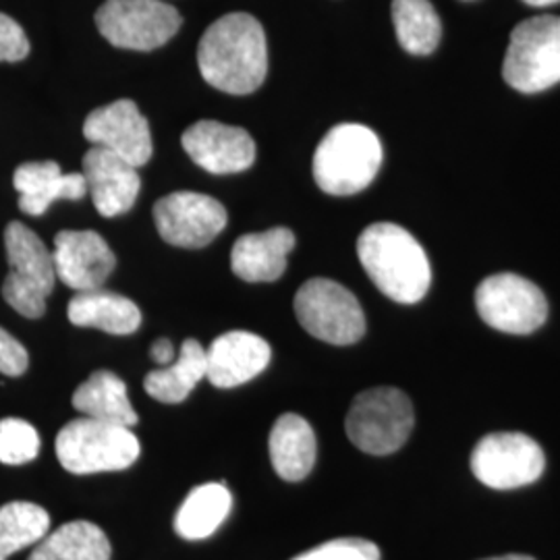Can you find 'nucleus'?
<instances>
[{
  "label": "nucleus",
  "instance_id": "393cba45",
  "mask_svg": "<svg viewBox=\"0 0 560 560\" xmlns=\"http://www.w3.org/2000/svg\"><path fill=\"white\" fill-rule=\"evenodd\" d=\"M206 349L196 339H187L175 363L154 370L145 376L143 388L152 399L177 405L191 395L201 378H206Z\"/></svg>",
  "mask_w": 560,
  "mask_h": 560
},
{
  "label": "nucleus",
  "instance_id": "f8f14e48",
  "mask_svg": "<svg viewBox=\"0 0 560 560\" xmlns=\"http://www.w3.org/2000/svg\"><path fill=\"white\" fill-rule=\"evenodd\" d=\"M154 222L166 243L185 249H200L221 235L226 226V210L221 201L210 196L175 191L156 201Z\"/></svg>",
  "mask_w": 560,
  "mask_h": 560
},
{
  "label": "nucleus",
  "instance_id": "2f4dec72",
  "mask_svg": "<svg viewBox=\"0 0 560 560\" xmlns=\"http://www.w3.org/2000/svg\"><path fill=\"white\" fill-rule=\"evenodd\" d=\"M152 360L162 365H168L171 361L175 360V347L168 339H159L152 345Z\"/></svg>",
  "mask_w": 560,
  "mask_h": 560
},
{
  "label": "nucleus",
  "instance_id": "bb28decb",
  "mask_svg": "<svg viewBox=\"0 0 560 560\" xmlns=\"http://www.w3.org/2000/svg\"><path fill=\"white\" fill-rule=\"evenodd\" d=\"M50 515L34 502H9L0 506V560L48 536Z\"/></svg>",
  "mask_w": 560,
  "mask_h": 560
},
{
  "label": "nucleus",
  "instance_id": "423d86ee",
  "mask_svg": "<svg viewBox=\"0 0 560 560\" xmlns=\"http://www.w3.org/2000/svg\"><path fill=\"white\" fill-rule=\"evenodd\" d=\"M416 423L409 397L390 386L370 388L355 397L345 430L349 441L368 455H390L407 442Z\"/></svg>",
  "mask_w": 560,
  "mask_h": 560
},
{
  "label": "nucleus",
  "instance_id": "72a5a7b5",
  "mask_svg": "<svg viewBox=\"0 0 560 560\" xmlns=\"http://www.w3.org/2000/svg\"><path fill=\"white\" fill-rule=\"evenodd\" d=\"M483 560H536V559H532V557H525V555H506V557H494V559H483Z\"/></svg>",
  "mask_w": 560,
  "mask_h": 560
},
{
  "label": "nucleus",
  "instance_id": "412c9836",
  "mask_svg": "<svg viewBox=\"0 0 560 560\" xmlns=\"http://www.w3.org/2000/svg\"><path fill=\"white\" fill-rule=\"evenodd\" d=\"M69 320L81 328H98L108 335H133L141 324L140 307L110 291H81L69 301Z\"/></svg>",
  "mask_w": 560,
  "mask_h": 560
},
{
  "label": "nucleus",
  "instance_id": "20e7f679",
  "mask_svg": "<svg viewBox=\"0 0 560 560\" xmlns=\"http://www.w3.org/2000/svg\"><path fill=\"white\" fill-rule=\"evenodd\" d=\"M140 441L131 428L81 416L57 436L59 463L75 476L122 471L140 457Z\"/></svg>",
  "mask_w": 560,
  "mask_h": 560
},
{
  "label": "nucleus",
  "instance_id": "c756f323",
  "mask_svg": "<svg viewBox=\"0 0 560 560\" xmlns=\"http://www.w3.org/2000/svg\"><path fill=\"white\" fill-rule=\"evenodd\" d=\"M30 40L20 23L0 13V62H18L27 57Z\"/></svg>",
  "mask_w": 560,
  "mask_h": 560
},
{
  "label": "nucleus",
  "instance_id": "1a4fd4ad",
  "mask_svg": "<svg viewBox=\"0 0 560 560\" xmlns=\"http://www.w3.org/2000/svg\"><path fill=\"white\" fill-rule=\"evenodd\" d=\"M102 36L125 50H154L180 27L179 11L161 0H106L96 13Z\"/></svg>",
  "mask_w": 560,
  "mask_h": 560
},
{
  "label": "nucleus",
  "instance_id": "6e6552de",
  "mask_svg": "<svg viewBox=\"0 0 560 560\" xmlns=\"http://www.w3.org/2000/svg\"><path fill=\"white\" fill-rule=\"evenodd\" d=\"M295 316L312 337L330 345H353L365 335L360 301L335 280H307L295 295Z\"/></svg>",
  "mask_w": 560,
  "mask_h": 560
},
{
  "label": "nucleus",
  "instance_id": "6ab92c4d",
  "mask_svg": "<svg viewBox=\"0 0 560 560\" xmlns=\"http://www.w3.org/2000/svg\"><path fill=\"white\" fill-rule=\"evenodd\" d=\"M295 247L293 231L277 226L264 233H249L235 241L231 268L241 280L272 282L287 270V256Z\"/></svg>",
  "mask_w": 560,
  "mask_h": 560
},
{
  "label": "nucleus",
  "instance_id": "0eeeda50",
  "mask_svg": "<svg viewBox=\"0 0 560 560\" xmlns=\"http://www.w3.org/2000/svg\"><path fill=\"white\" fill-rule=\"evenodd\" d=\"M504 81L523 94L544 92L560 81V18L540 15L513 30L502 65Z\"/></svg>",
  "mask_w": 560,
  "mask_h": 560
},
{
  "label": "nucleus",
  "instance_id": "cd10ccee",
  "mask_svg": "<svg viewBox=\"0 0 560 560\" xmlns=\"http://www.w3.org/2000/svg\"><path fill=\"white\" fill-rule=\"evenodd\" d=\"M40 453V436L36 428L18 418L0 421V460L4 465H23Z\"/></svg>",
  "mask_w": 560,
  "mask_h": 560
},
{
  "label": "nucleus",
  "instance_id": "9b49d317",
  "mask_svg": "<svg viewBox=\"0 0 560 560\" xmlns=\"http://www.w3.org/2000/svg\"><path fill=\"white\" fill-rule=\"evenodd\" d=\"M546 467L540 444L520 432H497L478 442L471 471L492 490H515L534 483Z\"/></svg>",
  "mask_w": 560,
  "mask_h": 560
},
{
  "label": "nucleus",
  "instance_id": "ddd939ff",
  "mask_svg": "<svg viewBox=\"0 0 560 560\" xmlns=\"http://www.w3.org/2000/svg\"><path fill=\"white\" fill-rule=\"evenodd\" d=\"M83 136L94 145L115 152L136 168L148 164L154 152L148 119L131 101L113 102L90 113L83 125Z\"/></svg>",
  "mask_w": 560,
  "mask_h": 560
},
{
  "label": "nucleus",
  "instance_id": "4be33fe9",
  "mask_svg": "<svg viewBox=\"0 0 560 560\" xmlns=\"http://www.w3.org/2000/svg\"><path fill=\"white\" fill-rule=\"evenodd\" d=\"M73 407L85 418L133 428L138 413L127 397V384L117 374L98 370L73 395Z\"/></svg>",
  "mask_w": 560,
  "mask_h": 560
},
{
  "label": "nucleus",
  "instance_id": "dca6fc26",
  "mask_svg": "<svg viewBox=\"0 0 560 560\" xmlns=\"http://www.w3.org/2000/svg\"><path fill=\"white\" fill-rule=\"evenodd\" d=\"M88 194L104 219H115L133 208L140 194L138 168L115 152L94 145L83 159Z\"/></svg>",
  "mask_w": 560,
  "mask_h": 560
},
{
  "label": "nucleus",
  "instance_id": "2eb2a0df",
  "mask_svg": "<svg viewBox=\"0 0 560 560\" xmlns=\"http://www.w3.org/2000/svg\"><path fill=\"white\" fill-rule=\"evenodd\" d=\"M52 258L57 277L80 293L101 289L117 266L113 249L94 231H60Z\"/></svg>",
  "mask_w": 560,
  "mask_h": 560
},
{
  "label": "nucleus",
  "instance_id": "7ed1b4c3",
  "mask_svg": "<svg viewBox=\"0 0 560 560\" xmlns=\"http://www.w3.org/2000/svg\"><path fill=\"white\" fill-rule=\"evenodd\" d=\"M381 164L378 136L360 122H340L316 148L314 179L330 196H353L376 179Z\"/></svg>",
  "mask_w": 560,
  "mask_h": 560
},
{
  "label": "nucleus",
  "instance_id": "f03ea898",
  "mask_svg": "<svg viewBox=\"0 0 560 560\" xmlns=\"http://www.w3.org/2000/svg\"><path fill=\"white\" fill-rule=\"evenodd\" d=\"M358 256L386 298L405 305L425 298L432 282L430 260L420 241L399 224H370L358 240Z\"/></svg>",
  "mask_w": 560,
  "mask_h": 560
},
{
  "label": "nucleus",
  "instance_id": "473e14b6",
  "mask_svg": "<svg viewBox=\"0 0 560 560\" xmlns=\"http://www.w3.org/2000/svg\"><path fill=\"white\" fill-rule=\"evenodd\" d=\"M525 4H532V7H548V4H555V2H560V0H523Z\"/></svg>",
  "mask_w": 560,
  "mask_h": 560
},
{
  "label": "nucleus",
  "instance_id": "7c9ffc66",
  "mask_svg": "<svg viewBox=\"0 0 560 560\" xmlns=\"http://www.w3.org/2000/svg\"><path fill=\"white\" fill-rule=\"evenodd\" d=\"M30 365V355L20 340L11 337L4 328H0V374L18 378L25 374Z\"/></svg>",
  "mask_w": 560,
  "mask_h": 560
},
{
  "label": "nucleus",
  "instance_id": "39448f33",
  "mask_svg": "<svg viewBox=\"0 0 560 560\" xmlns=\"http://www.w3.org/2000/svg\"><path fill=\"white\" fill-rule=\"evenodd\" d=\"M9 275L2 282V298L23 318H42L46 300L55 289L57 268L40 237L21 222H9L4 231Z\"/></svg>",
  "mask_w": 560,
  "mask_h": 560
},
{
  "label": "nucleus",
  "instance_id": "c85d7f7f",
  "mask_svg": "<svg viewBox=\"0 0 560 560\" xmlns=\"http://www.w3.org/2000/svg\"><path fill=\"white\" fill-rule=\"evenodd\" d=\"M293 560H381V550L374 541L361 538H339L324 541Z\"/></svg>",
  "mask_w": 560,
  "mask_h": 560
},
{
  "label": "nucleus",
  "instance_id": "aec40b11",
  "mask_svg": "<svg viewBox=\"0 0 560 560\" xmlns=\"http://www.w3.org/2000/svg\"><path fill=\"white\" fill-rule=\"evenodd\" d=\"M316 434L298 413L280 416L270 432V459L282 480L301 481L316 463Z\"/></svg>",
  "mask_w": 560,
  "mask_h": 560
},
{
  "label": "nucleus",
  "instance_id": "a211bd4d",
  "mask_svg": "<svg viewBox=\"0 0 560 560\" xmlns=\"http://www.w3.org/2000/svg\"><path fill=\"white\" fill-rule=\"evenodd\" d=\"M21 212L42 217L57 200H81L88 183L81 173H62L57 162H25L13 175Z\"/></svg>",
  "mask_w": 560,
  "mask_h": 560
},
{
  "label": "nucleus",
  "instance_id": "a878e982",
  "mask_svg": "<svg viewBox=\"0 0 560 560\" xmlns=\"http://www.w3.org/2000/svg\"><path fill=\"white\" fill-rule=\"evenodd\" d=\"M393 23L400 46L409 55L425 57L436 50L442 25L430 0H393Z\"/></svg>",
  "mask_w": 560,
  "mask_h": 560
},
{
  "label": "nucleus",
  "instance_id": "f3484780",
  "mask_svg": "<svg viewBox=\"0 0 560 560\" xmlns=\"http://www.w3.org/2000/svg\"><path fill=\"white\" fill-rule=\"evenodd\" d=\"M270 345L245 330L226 332L206 351V378L217 388H235L254 381L270 363Z\"/></svg>",
  "mask_w": 560,
  "mask_h": 560
},
{
  "label": "nucleus",
  "instance_id": "b1692460",
  "mask_svg": "<svg viewBox=\"0 0 560 560\" xmlns=\"http://www.w3.org/2000/svg\"><path fill=\"white\" fill-rule=\"evenodd\" d=\"M233 497L224 483H203L189 492L175 517V532L183 540L210 538L229 517Z\"/></svg>",
  "mask_w": 560,
  "mask_h": 560
},
{
  "label": "nucleus",
  "instance_id": "5701e85b",
  "mask_svg": "<svg viewBox=\"0 0 560 560\" xmlns=\"http://www.w3.org/2000/svg\"><path fill=\"white\" fill-rule=\"evenodd\" d=\"M108 536L90 521H71L36 544L27 560H110Z\"/></svg>",
  "mask_w": 560,
  "mask_h": 560
},
{
  "label": "nucleus",
  "instance_id": "9d476101",
  "mask_svg": "<svg viewBox=\"0 0 560 560\" xmlns=\"http://www.w3.org/2000/svg\"><path fill=\"white\" fill-rule=\"evenodd\" d=\"M476 307L481 320L506 335H529L548 318V301L540 287L513 272L481 280Z\"/></svg>",
  "mask_w": 560,
  "mask_h": 560
},
{
  "label": "nucleus",
  "instance_id": "4468645a",
  "mask_svg": "<svg viewBox=\"0 0 560 560\" xmlns=\"http://www.w3.org/2000/svg\"><path fill=\"white\" fill-rule=\"evenodd\" d=\"M189 159L212 175H233L247 171L256 161V141L233 125L219 120H198L180 138Z\"/></svg>",
  "mask_w": 560,
  "mask_h": 560
},
{
  "label": "nucleus",
  "instance_id": "f257e3e1",
  "mask_svg": "<svg viewBox=\"0 0 560 560\" xmlns=\"http://www.w3.org/2000/svg\"><path fill=\"white\" fill-rule=\"evenodd\" d=\"M201 78L212 88L245 96L260 88L268 73V46L260 21L231 13L214 21L198 46Z\"/></svg>",
  "mask_w": 560,
  "mask_h": 560
}]
</instances>
